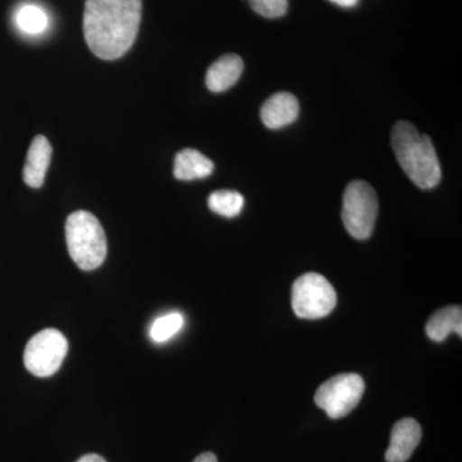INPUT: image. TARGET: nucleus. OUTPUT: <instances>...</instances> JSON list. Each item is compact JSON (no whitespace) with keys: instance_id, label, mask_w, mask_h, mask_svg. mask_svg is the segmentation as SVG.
<instances>
[{"instance_id":"7ed1b4c3","label":"nucleus","mask_w":462,"mask_h":462,"mask_svg":"<svg viewBox=\"0 0 462 462\" xmlns=\"http://www.w3.org/2000/svg\"><path fill=\"white\" fill-rule=\"evenodd\" d=\"M69 256L84 272H93L105 263L107 238L98 218L88 211H76L66 221Z\"/></svg>"},{"instance_id":"6e6552de","label":"nucleus","mask_w":462,"mask_h":462,"mask_svg":"<svg viewBox=\"0 0 462 462\" xmlns=\"http://www.w3.org/2000/svg\"><path fill=\"white\" fill-rule=\"evenodd\" d=\"M421 427L411 418L402 419L394 424L391 433V443L385 460L387 462H406L411 457L421 440Z\"/></svg>"},{"instance_id":"0eeeda50","label":"nucleus","mask_w":462,"mask_h":462,"mask_svg":"<svg viewBox=\"0 0 462 462\" xmlns=\"http://www.w3.org/2000/svg\"><path fill=\"white\" fill-rule=\"evenodd\" d=\"M69 343L66 337L57 329L39 331L27 343L23 363L32 375L48 378L62 366Z\"/></svg>"},{"instance_id":"9d476101","label":"nucleus","mask_w":462,"mask_h":462,"mask_svg":"<svg viewBox=\"0 0 462 462\" xmlns=\"http://www.w3.org/2000/svg\"><path fill=\"white\" fill-rule=\"evenodd\" d=\"M51 143L44 135H38L32 142L23 173V181L30 188H41L44 184L51 165Z\"/></svg>"},{"instance_id":"423d86ee","label":"nucleus","mask_w":462,"mask_h":462,"mask_svg":"<svg viewBox=\"0 0 462 462\" xmlns=\"http://www.w3.org/2000/svg\"><path fill=\"white\" fill-rule=\"evenodd\" d=\"M365 382L358 374H339L319 387L315 403L330 419H342L354 411L364 396Z\"/></svg>"},{"instance_id":"f8f14e48","label":"nucleus","mask_w":462,"mask_h":462,"mask_svg":"<svg viewBox=\"0 0 462 462\" xmlns=\"http://www.w3.org/2000/svg\"><path fill=\"white\" fill-rule=\"evenodd\" d=\"M214 169V162L196 149H182L173 161V176L178 180L190 181L208 178Z\"/></svg>"},{"instance_id":"39448f33","label":"nucleus","mask_w":462,"mask_h":462,"mask_svg":"<svg viewBox=\"0 0 462 462\" xmlns=\"http://www.w3.org/2000/svg\"><path fill=\"white\" fill-rule=\"evenodd\" d=\"M336 306V289L320 273H305L294 282L291 288V307L298 318L307 320L327 318Z\"/></svg>"},{"instance_id":"2eb2a0df","label":"nucleus","mask_w":462,"mask_h":462,"mask_svg":"<svg viewBox=\"0 0 462 462\" xmlns=\"http://www.w3.org/2000/svg\"><path fill=\"white\" fill-rule=\"evenodd\" d=\"M16 23L21 32L29 35L44 32L48 27V16L44 9L35 5H25L18 9Z\"/></svg>"},{"instance_id":"a211bd4d","label":"nucleus","mask_w":462,"mask_h":462,"mask_svg":"<svg viewBox=\"0 0 462 462\" xmlns=\"http://www.w3.org/2000/svg\"><path fill=\"white\" fill-rule=\"evenodd\" d=\"M78 462H107L102 456L96 454L85 455L83 457L79 458Z\"/></svg>"},{"instance_id":"4468645a","label":"nucleus","mask_w":462,"mask_h":462,"mask_svg":"<svg viewBox=\"0 0 462 462\" xmlns=\"http://www.w3.org/2000/svg\"><path fill=\"white\" fill-rule=\"evenodd\" d=\"M208 207L224 217H236L243 211L245 199L236 190H217L208 197Z\"/></svg>"},{"instance_id":"6ab92c4d","label":"nucleus","mask_w":462,"mask_h":462,"mask_svg":"<svg viewBox=\"0 0 462 462\" xmlns=\"http://www.w3.org/2000/svg\"><path fill=\"white\" fill-rule=\"evenodd\" d=\"M193 462H217V457L212 452H205V454L199 455L196 457Z\"/></svg>"},{"instance_id":"ddd939ff","label":"nucleus","mask_w":462,"mask_h":462,"mask_svg":"<svg viewBox=\"0 0 462 462\" xmlns=\"http://www.w3.org/2000/svg\"><path fill=\"white\" fill-rule=\"evenodd\" d=\"M427 336L434 342H443L451 333L462 336V310L460 306L440 309L431 316L425 327Z\"/></svg>"},{"instance_id":"f03ea898","label":"nucleus","mask_w":462,"mask_h":462,"mask_svg":"<svg viewBox=\"0 0 462 462\" xmlns=\"http://www.w3.org/2000/svg\"><path fill=\"white\" fill-rule=\"evenodd\" d=\"M392 147L410 180L420 189H433L442 179L439 160L430 136L418 132L409 121L394 125Z\"/></svg>"},{"instance_id":"20e7f679","label":"nucleus","mask_w":462,"mask_h":462,"mask_svg":"<svg viewBox=\"0 0 462 462\" xmlns=\"http://www.w3.org/2000/svg\"><path fill=\"white\" fill-rule=\"evenodd\" d=\"M378 217V197L369 182L352 181L343 194L342 220L355 239L372 236Z\"/></svg>"},{"instance_id":"f257e3e1","label":"nucleus","mask_w":462,"mask_h":462,"mask_svg":"<svg viewBox=\"0 0 462 462\" xmlns=\"http://www.w3.org/2000/svg\"><path fill=\"white\" fill-rule=\"evenodd\" d=\"M142 20V0H87L84 36L100 60H118L133 47Z\"/></svg>"},{"instance_id":"1a4fd4ad","label":"nucleus","mask_w":462,"mask_h":462,"mask_svg":"<svg viewBox=\"0 0 462 462\" xmlns=\"http://www.w3.org/2000/svg\"><path fill=\"white\" fill-rule=\"evenodd\" d=\"M300 103L293 94L287 91L273 94L261 108V120L269 129L278 130L297 120Z\"/></svg>"},{"instance_id":"9b49d317","label":"nucleus","mask_w":462,"mask_h":462,"mask_svg":"<svg viewBox=\"0 0 462 462\" xmlns=\"http://www.w3.org/2000/svg\"><path fill=\"white\" fill-rule=\"evenodd\" d=\"M243 60L238 54H225L209 67L206 85L214 93H223L236 84L243 74Z\"/></svg>"},{"instance_id":"dca6fc26","label":"nucleus","mask_w":462,"mask_h":462,"mask_svg":"<svg viewBox=\"0 0 462 462\" xmlns=\"http://www.w3.org/2000/svg\"><path fill=\"white\" fill-rule=\"evenodd\" d=\"M182 325H184L182 315L179 312H170L154 320L149 334L156 343L167 342L181 330Z\"/></svg>"},{"instance_id":"aec40b11","label":"nucleus","mask_w":462,"mask_h":462,"mask_svg":"<svg viewBox=\"0 0 462 462\" xmlns=\"http://www.w3.org/2000/svg\"><path fill=\"white\" fill-rule=\"evenodd\" d=\"M330 2L336 3L339 7L352 8L357 5L358 0H330Z\"/></svg>"},{"instance_id":"f3484780","label":"nucleus","mask_w":462,"mask_h":462,"mask_svg":"<svg viewBox=\"0 0 462 462\" xmlns=\"http://www.w3.org/2000/svg\"><path fill=\"white\" fill-rule=\"evenodd\" d=\"M252 9L266 18L284 16L288 11V0H249Z\"/></svg>"}]
</instances>
